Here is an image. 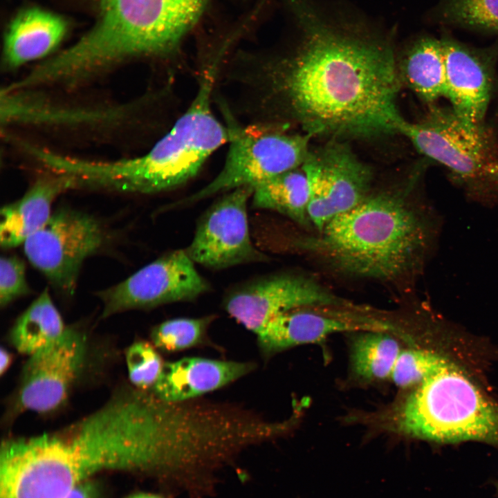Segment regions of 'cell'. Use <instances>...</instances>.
<instances>
[{
	"mask_svg": "<svg viewBox=\"0 0 498 498\" xmlns=\"http://www.w3.org/2000/svg\"><path fill=\"white\" fill-rule=\"evenodd\" d=\"M178 427L169 403L136 387L59 431L7 440L0 456V498H62L107 470L165 480L174 466Z\"/></svg>",
	"mask_w": 498,
	"mask_h": 498,
	"instance_id": "obj_1",
	"label": "cell"
},
{
	"mask_svg": "<svg viewBox=\"0 0 498 498\" xmlns=\"http://www.w3.org/2000/svg\"><path fill=\"white\" fill-rule=\"evenodd\" d=\"M284 119L311 136L371 139L399 134L402 87L392 46L322 25L306 27L289 56L267 72Z\"/></svg>",
	"mask_w": 498,
	"mask_h": 498,
	"instance_id": "obj_2",
	"label": "cell"
},
{
	"mask_svg": "<svg viewBox=\"0 0 498 498\" xmlns=\"http://www.w3.org/2000/svg\"><path fill=\"white\" fill-rule=\"evenodd\" d=\"M416 177L403 191L370 193L329 221L308 244L349 275L385 281L414 277L432 254L441 228L434 207L412 196Z\"/></svg>",
	"mask_w": 498,
	"mask_h": 498,
	"instance_id": "obj_3",
	"label": "cell"
},
{
	"mask_svg": "<svg viewBox=\"0 0 498 498\" xmlns=\"http://www.w3.org/2000/svg\"><path fill=\"white\" fill-rule=\"evenodd\" d=\"M206 0H100L99 19L76 43L44 61L54 86H73L135 57L171 51L200 17Z\"/></svg>",
	"mask_w": 498,
	"mask_h": 498,
	"instance_id": "obj_4",
	"label": "cell"
},
{
	"mask_svg": "<svg viewBox=\"0 0 498 498\" xmlns=\"http://www.w3.org/2000/svg\"><path fill=\"white\" fill-rule=\"evenodd\" d=\"M216 74L214 65L201 73L190 107L147 153L110 160L77 158L73 172L82 185L151 194L175 188L194 177L210 156L230 140L229 128L212 109Z\"/></svg>",
	"mask_w": 498,
	"mask_h": 498,
	"instance_id": "obj_5",
	"label": "cell"
},
{
	"mask_svg": "<svg viewBox=\"0 0 498 498\" xmlns=\"http://www.w3.org/2000/svg\"><path fill=\"white\" fill-rule=\"evenodd\" d=\"M392 426L436 443L478 441L498 448V404L454 365L415 387L395 410Z\"/></svg>",
	"mask_w": 498,
	"mask_h": 498,
	"instance_id": "obj_6",
	"label": "cell"
},
{
	"mask_svg": "<svg viewBox=\"0 0 498 498\" xmlns=\"http://www.w3.org/2000/svg\"><path fill=\"white\" fill-rule=\"evenodd\" d=\"M399 134L420 154L446 167L472 199L490 203L498 198L484 176L485 167L497 160L492 132L484 124H469L450 107L434 104L420 121L405 120Z\"/></svg>",
	"mask_w": 498,
	"mask_h": 498,
	"instance_id": "obj_7",
	"label": "cell"
},
{
	"mask_svg": "<svg viewBox=\"0 0 498 498\" xmlns=\"http://www.w3.org/2000/svg\"><path fill=\"white\" fill-rule=\"evenodd\" d=\"M228 151L216 176L204 187L170 208L190 205L215 194L257 185L300 167L311 149L309 134L290 133L278 127L230 126Z\"/></svg>",
	"mask_w": 498,
	"mask_h": 498,
	"instance_id": "obj_8",
	"label": "cell"
},
{
	"mask_svg": "<svg viewBox=\"0 0 498 498\" xmlns=\"http://www.w3.org/2000/svg\"><path fill=\"white\" fill-rule=\"evenodd\" d=\"M107 240L105 228L94 216L62 208L23 245L32 265L62 293L72 295L84 261Z\"/></svg>",
	"mask_w": 498,
	"mask_h": 498,
	"instance_id": "obj_9",
	"label": "cell"
},
{
	"mask_svg": "<svg viewBox=\"0 0 498 498\" xmlns=\"http://www.w3.org/2000/svg\"><path fill=\"white\" fill-rule=\"evenodd\" d=\"M301 167L308 183V218L320 232L333 218L354 208L370 194L372 169L346 141L329 139L311 148Z\"/></svg>",
	"mask_w": 498,
	"mask_h": 498,
	"instance_id": "obj_10",
	"label": "cell"
},
{
	"mask_svg": "<svg viewBox=\"0 0 498 498\" xmlns=\"http://www.w3.org/2000/svg\"><path fill=\"white\" fill-rule=\"evenodd\" d=\"M185 250L170 251L122 282L100 290L102 316L192 301L210 290Z\"/></svg>",
	"mask_w": 498,
	"mask_h": 498,
	"instance_id": "obj_11",
	"label": "cell"
},
{
	"mask_svg": "<svg viewBox=\"0 0 498 498\" xmlns=\"http://www.w3.org/2000/svg\"><path fill=\"white\" fill-rule=\"evenodd\" d=\"M253 190L244 186L227 192L201 215L192 241L185 249L194 263L223 269L267 260L250 234L247 205Z\"/></svg>",
	"mask_w": 498,
	"mask_h": 498,
	"instance_id": "obj_12",
	"label": "cell"
},
{
	"mask_svg": "<svg viewBox=\"0 0 498 498\" xmlns=\"http://www.w3.org/2000/svg\"><path fill=\"white\" fill-rule=\"evenodd\" d=\"M353 306L315 281L291 273L257 277L230 289L223 306L248 330L256 334L277 315L302 307Z\"/></svg>",
	"mask_w": 498,
	"mask_h": 498,
	"instance_id": "obj_13",
	"label": "cell"
},
{
	"mask_svg": "<svg viewBox=\"0 0 498 498\" xmlns=\"http://www.w3.org/2000/svg\"><path fill=\"white\" fill-rule=\"evenodd\" d=\"M86 355L84 335L67 327L52 344L29 356L17 396L20 407L38 413L59 407L79 376Z\"/></svg>",
	"mask_w": 498,
	"mask_h": 498,
	"instance_id": "obj_14",
	"label": "cell"
},
{
	"mask_svg": "<svg viewBox=\"0 0 498 498\" xmlns=\"http://www.w3.org/2000/svg\"><path fill=\"white\" fill-rule=\"evenodd\" d=\"M342 306L295 308L272 318L257 335L265 356L288 348L324 340L331 334L349 331H388L389 323Z\"/></svg>",
	"mask_w": 498,
	"mask_h": 498,
	"instance_id": "obj_15",
	"label": "cell"
},
{
	"mask_svg": "<svg viewBox=\"0 0 498 498\" xmlns=\"http://www.w3.org/2000/svg\"><path fill=\"white\" fill-rule=\"evenodd\" d=\"M441 40L445 64L446 98L463 120L484 124L492 86V53L452 38Z\"/></svg>",
	"mask_w": 498,
	"mask_h": 498,
	"instance_id": "obj_16",
	"label": "cell"
},
{
	"mask_svg": "<svg viewBox=\"0 0 498 498\" xmlns=\"http://www.w3.org/2000/svg\"><path fill=\"white\" fill-rule=\"evenodd\" d=\"M255 368L252 362L183 358L164 362L150 391L165 401L194 400L246 376Z\"/></svg>",
	"mask_w": 498,
	"mask_h": 498,
	"instance_id": "obj_17",
	"label": "cell"
},
{
	"mask_svg": "<svg viewBox=\"0 0 498 498\" xmlns=\"http://www.w3.org/2000/svg\"><path fill=\"white\" fill-rule=\"evenodd\" d=\"M50 172L39 178L21 199L1 209V247L7 249L24 244L48 221L55 200L66 190L76 187L71 177Z\"/></svg>",
	"mask_w": 498,
	"mask_h": 498,
	"instance_id": "obj_18",
	"label": "cell"
},
{
	"mask_svg": "<svg viewBox=\"0 0 498 498\" xmlns=\"http://www.w3.org/2000/svg\"><path fill=\"white\" fill-rule=\"evenodd\" d=\"M66 30L67 23L59 15L37 8L22 10L12 19L5 34V66L17 68L44 57L57 47Z\"/></svg>",
	"mask_w": 498,
	"mask_h": 498,
	"instance_id": "obj_19",
	"label": "cell"
},
{
	"mask_svg": "<svg viewBox=\"0 0 498 498\" xmlns=\"http://www.w3.org/2000/svg\"><path fill=\"white\" fill-rule=\"evenodd\" d=\"M402 86L412 91L421 100L434 104L446 98L445 64L441 40L422 37L396 57Z\"/></svg>",
	"mask_w": 498,
	"mask_h": 498,
	"instance_id": "obj_20",
	"label": "cell"
},
{
	"mask_svg": "<svg viewBox=\"0 0 498 498\" xmlns=\"http://www.w3.org/2000/svg\"><path fill=\"white\" fill-rule=\"evenodd\" d=\"M66 329L46 288L17 318L10 339L19 352L29 356L52 344Z\"/></svg>",
	"mask_w": 498,
	"mask_h": 498,
	"instance_id": "obj_21",
	"label": "cell"
},
{
	"mask_svg": "<svg viewBox=\"0 0 498 498\" xmlns=\"http://www.w3.org/2000/svg\"><path fill=\"white\" fill-rule=\"evenodd\" d=\"M308 198L307 179L301 167L257 185L251 196L252 208L279 212L302 225L311 223Z\"/></svg>",
	"mask_w": 498,
	"mask_h": 498,
	"instance_id": "obj_22",
	"label": "cell"
},
{
	"mask_svg": "<svg viewBox=\"0 0 498 498\" xmlns=\"http://www.w3.org/2000/svg\"><path fill=\"white\" fill-rule=\"evenodd\" d=\"M387 331H366L355 339L351 348L354 372L367 380L391 376L401 350L396 339Z\"/></svg>",
	"mask_w": 498,
	"mask_h": 498,
	"instance_id": "obj_23",
	"label": "cell"
},
{
	"mask_svg": "<svg viewBox=\"0 0 498 498\" xmlns=\"http://www.w3.org/2000/svg\"><path fill=\"white\" fill-rule=\"evenodd\" d=\"M214 318L213 315H208L166 320L152 329L153 344L165 352H175L199 346L205 342L207 331Z\"/></svg>",
	"mask_w": 498,
	"mask_h": 498,
	"instance_id": "obj_24",
	"label": "cell"
},
{
	"mask_svg": "<svg viewBox=\"0 0 498 498\" xmlns=\"http://www.w3.org/2000/svg\"><path fill=\"white\" fill-rule=\"evenodd\" d=\"M454 365L447 357L434 351L424 349L401 350L390 378L400 387H416Z\"/></svg>",
	"mask_w": 498,
	"mask_h": 498,
	"instance_id": "obj_25",
	"label": "cell"
},
{
	"mask_svg": "<svg viewBox=\"0 0 498 498\" xmlns=\"http://www.w3.org/2000/svg\"><path fill=\"white\" fill-rule=\"evenodd\" d=\"M443 15L450 22L498 33V0H446Z\"/></svg>",
	"mask_w": 498,
	"mask_h": 498,
	"instance_id": "obj_26",
	"label": "cell"
},
{
	"mask_svg": "<svg viewBox=\"0 0 498 498\" xmlns=\"http://www.w3.org/2000/svg\"><path fill=\"white\" fill-rule=\"evenodd\" d=\"M126 362L131 383L145 391L152 389L164 365L155 347L145 341L135 342L128 348Z\"/></svg>",
	"mask_w": 498,
	"mask_h": 498,
	"instance_id": "obj_27",
	"label": "cell"
},
{
	"mask_svg": "<svg viewBox=\"0 0 498 498\" xmlns=\"http://www.w3.org/2000/svg\"><path fill=\"white\" fill-rule=\"evenodd\" d=\"M24 261L15 255L3 256L0 263V304L6 306L30 293Z\"/></svg>",
	"mask_w": 498,
	"mask_h": 498,
	"instance_id": "obj_28",
	"label": "cell"
},
{
	"mask_svg": "<svg viewBox=\"0 0 498 498\" xmlns=\"http://www.w3.org/2000/svg\"><path fill=\"white\" fill-rule=\"evenodd\" d=\"M62 498H98V492L93 483L84 481L73 488Z\"/></svg>",
	"mask_w": 498,
	"mask_h": 498,
	"instance_id": "obj_29",
	"label": "cell"
},
{
	"mask_svg": "<svg viewBox=\"0 0 498 498\" xmlns=\"http://www.w3.org/2000/svg\"><path fill=\"white\" fill-rule=\"evenodd\" d=\"M484 176L491 188L498 194V160L488 163L485 167Z\"/></svg>",
	"mask_w": 498,
	"mask_h": 498,
	"instance_id": "obj_30",
	"label": "cell"
},
{
	"mask_svg": "<svg viewBox=\"0 0 498 498\" xmlns=\"http://www.w3.org/2000/svg\"><path fill=\"white\" fill-rule=\"evenodd\" d=\"M0 360V372L3 374L8 370L12 361L10 353L3 348L1 349Z\"/></svg>",
	"mask_w": 498,
	"mask_h": 498,
	"instance_id": "obj_31",
	"label": "cell"
},
{
	"mask_svg": "<svg viewBox=\"0 0 498 498\" xmlns=\"http://www.w3.org/2000/svg\"><path fill=\"white\" fill-rule=\"evenodd\" d=\"M128 498H165V497H162L159 495H156V494L141 492V493H137V494L133 495L129 497Z\"/></svg>",
	"mask_w": 498,
	"mask_h": 498,
	"instance_id": "obj_32",
	"label": "cell"
},
{
	"mask_svg": "<svg viewBox=\"0 0 498 498\" xmlns=\"http://www.w3.org/2000/svg\"><path fill=\"white\" fill-rule=\"evenodd\" d=\"M497 495H498V482L497 483Z\"/></svg>",
	"mask_w": 498,
	"mask_h": 498,
	"instance_id": "obj_33",
	"label": "cell"
}]
</instances>
